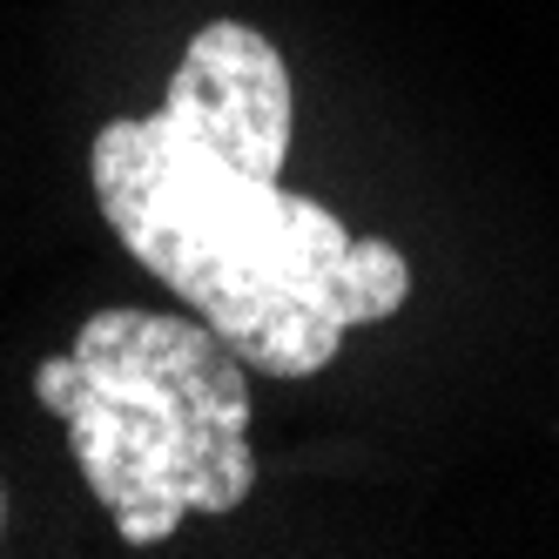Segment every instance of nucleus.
<instances>
[{
	"label": "nucleus",
	"instance_id": "f03ea898",
	"mask_svg": "<svg viewBox=\"0 0 559 559\" xmlns=\"http://www.w3.org/2000/svg\"><path fill=\"white\" fill-rule=\"evenodd\" d=\"M250 365L203 317L95 310L34 397L68 425L74 465L129 546H163L189 512H236L257 486Z\"/></svg>",
	"mask_w": 559,
	"mask_h": 559
},
{
	"label": "nucleus",
	"instance_id": "f257e3e1",
	"mask_svg": "<svg viewBox=\"0 0 559 559\" xmlns=\"http://www.w3.org/2000/svg\"><path fill=\"white\" fill-rule=\"evenodd\" d=\"M290 155V68L257 27L210 21L155 115L108 122L88 148L95 203L122 250L229 337L263 378L324 371L344 331L412 297V263L276 182Z\"/></svg>",
	"mask_w": 559,
	"mask_h": 559
}]
</instances>
